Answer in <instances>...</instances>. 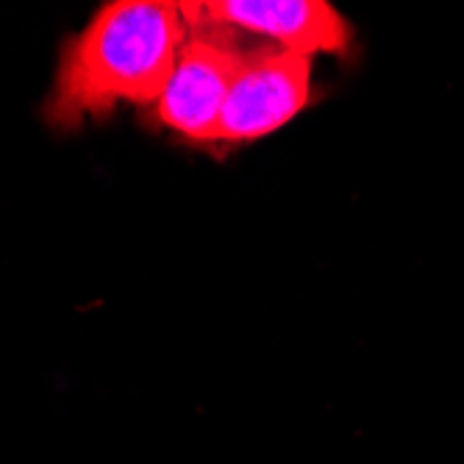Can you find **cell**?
<instances>
[{"instance_id": "1", "label": "cell", "mask_w": 464, "mask_h": 464, "mask_svg": "<svg viewBox=\"0 0 464 464\" xmlns=\"http://www.w3.org/2000/svg\"><path fill=\"white\" fill-rule=\"evenodd\" d=\"M187 36L181 0L103 4L62 45L42 117L56 131H75L120 106H156Z\"/></svg>"}, {"instance_id": "2", "label": "cell", "mask_w": 464, "mask_h": 464, "mask_svg": "<svg viewBox=\"0 0 464 464\" xmlns=\"http://www.w3.org/2000/svg\"><path fill=\"white\" fill-rule=\"evenodd\" d=\"M250 53L253 48L245 45L242 34L220 25L189 23V36L173 75L156 106L148 109L156 129L192 145H215L226 98Z\"/></svg>"}, {"instance_id": "3", "label": "cell", "mask_w": 464, "mask_h": 464, "mask_svg": "<svg viewBox=\"0 0 464 464\" xmlns=\"http://www.w3.org/2000/svg\"><path fill=\"white\" fill-rule=\"evenodd\" d=\"M189 23L220 25L237 34L265 36L267 45L314 56H345L353 28L325 0H181Z\"/></svg>"}, {"instance_id": "4", "label": "cell", "mask_w": 464, "mask_h": 464, "mask_svg": "<svg viewBox=\"0 0 464 464\" xmlns=\"http://www.w3.org/2000/svg\"><path fill=\"white\" fill-rule=\"evenodd\" d=\"M312 59L273 45L253 48L226 98L215 145L256 142L298 117L314 98Z\"/></svg>"}]
</instances>
